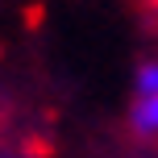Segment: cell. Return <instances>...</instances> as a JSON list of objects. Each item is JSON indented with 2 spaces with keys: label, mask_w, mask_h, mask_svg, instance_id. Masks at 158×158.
<instances>
[{
  "label": "cell",
  "mask_w": 158,
  "mask_h": 158,
  "mask_svg": "<svg viewBox=\"0 0 158 158\" xmlns=\"http://www.w3.org/2000/svg\"><path fill=\"white\" fill-rule=\"evenodd\" d=\"M129 125H133L137 133H158V96H133Z\"/></svg>",
  "instance_id": "1"
},
{
  "label": "cell",
  "mask_w": 158,
  "mask_h": 158,
  "mask_svg": "<svg viewBox=\"0 0 158 158\" xmlns=\"http://www.w3.org/2000/svg\"><path fill=\"white\" fill-rule=\"evenodd\" d=\"M137 96H158V63H146L137 71Z\"/></svg>",
  "instance_id": "2"
},
{
  "label": "cell",
  "mask_w": 158,
  "mask_h": 158,
  "mask_svg": "<svg viewBox=\"0 0 158 158\" xmlns=\"http://www.w3.org/2000/svg\"><path fill=\"white\" fill-rule=\"evenodd\" d=\"M0 158H25V154H0Z\"/></svg>",
  "instance_id": "3"
},
{
  "label": "cell",
  "mask_w": 158,
  "mask_h": 158,
  "mask_svg": "<svg viewBox=\"0 0 158 158\" xmlns=\"http://www.w3.org/2000/svg\"><path fill=\"white\" fill-rule=\"evenodd\" d=\"M146 4H158V0H146Z\"/></svg>",
  "instance_id": "4"
}]
</instances>
